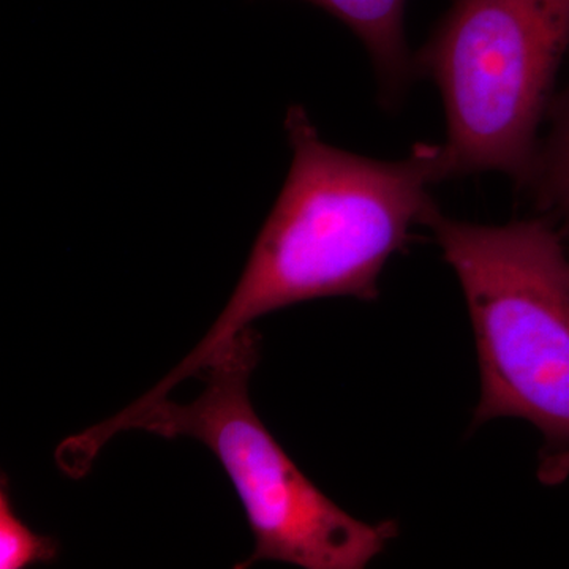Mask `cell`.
I'll list each match as a JSON object with an SVG mask.
<instances>
[{"mask_svg":"<svg viewBox=\"0 0 569 569\" xmlns=\"http://www.w3.org/2000/svg\"><path fill=\"white\" fill-rule=\"evenodd\" d=\"M293 162L258 233L244 272L216 323L183 361L134 402L167 399L216 351L276 310L323 298L372 301L392 254L438 211L441 146L418 142L399 160L328 144L301 104L284 116Z\"/></svg>","mask_w":569,"mask_h":569,"instance_id":"1","label":"cell"},{"mask_svg":"<svg viewBox=\"0 0 569 569\" xmlns=\"http://www.w3.org/2000/svg\"><path fill=\"white\" fill-rule=\"evenodd\" d=\"M260 361V337L242 329L212 355L198 378L206 388L190 403L162 399L130 406L67 438L56 459L84 477L104 445L126 430L190 437L211 449L233 482L252 529V556L236 568L280 561L305 569H362L397 537L395 522L353 518L299 470L258 418L249 380Z\"/></svg>","mask_w":569,"mask_h":569,"instance_id":"2","label":"cell"},{"mask_svg":"<svg viewBox=\"0 0 569 569\" xmlns=\"http://www.w3.org/2000/svg\"><path fill=\"white\" fill-rule=\"evenodd\" d=\"M427 227L458 276L481 372L475 422L526 419L569 447V253L548 220L493 227L440 212Z\"/></svg>","mask_w":569,"mask_h":569,"instance_id":"3","label":"cell"},{"mask_svg":"<svg viewBox=\"0 0 569 569\" xmlns=\"http://www.w3.org/2000/svg\"><path fill=\"white\" fill-rule=\"evenodd\" d=\"M569 50V0H451L415 54L447 114L445 179L529 178Z\"/></svg>","mask_w":569,"mask_h":569,"instance_id":"4","label":"cell"},{"mask_svg":"<svg viewBox=\"0 0 569 569\" xmlns=\"http://www.w3.org/2000/svg\"><path fill=\"white\" fill-rule=\"evenodd\" d=\"M342 21L365 44L376 70L378 100L399 107L417 80L406 37L407 0H305Z\"/></svg>","mask_w":569,"mask_h":569,"instance_id":"5","label":"cell"},{"mask_svg":"<svg viewBox=\"0 0 569 569\" xmlns=\"http://www.w3.org/2000/svg\"><path fill=\"white\" fill-rule=\"evenodd\" d=\"M548 118V133L539 140L529 178L520 189L527 190L569 239V81L553 97Z\"/></svg>","mask_w":569,"mask_h":569,"instance_id":"6","label":"cell"},{"mask_svg":"<svg viewBox=\"0 0 569 569\" xmlns=\"http://www.w3.org/2000/svg\"><path fill=\"white\" fill-rule=\"evenodd\" d=\"M58 542L41 537L22 522L11 505L9 486L2 478L0 489V568L22 569L54 560Z\"/></svg>","mask_w":569,"mask_h":569,"instance_id":"7","label":"cell"}]
</instances>
